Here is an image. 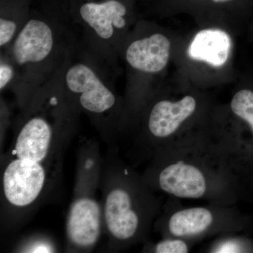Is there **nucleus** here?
<instances>
[{"label": "nucleus", "mask_w": 253, "mask_h": 253, "mask_svg": "<svg viewBox=\"0 0 253 253\" xmlns=\"http://www.w3.org/2000/svg\"><path fill=\"white\" fill-rule=\"evenodd\" d=\"M231 109L236 116L249 123L253 134V91H238L231 100Z\"/></svg>", "instance_id": "obj_11"}, {"label": "nucleus", "mask_w": 253, "mask_h": 253, "mask_svg": "<svg viewBox=\"0 0 253 253\" xmlns=\"http://www.w3.org/2000/svg\"><path fill=\"white\" fill-rule=\"evenodd\" d=\"M74 47L63 28L49 15H31L7 47L1 49L14 64V93L19 110L61 68Z\"/></svg>", "instance_id": "obj_3"}, {"label": "nucleus", "mask_w": 253, "mask_h": 253, "mask_svg": "<svg viewBox=\"0 0 253 253\" xmlns=\"http://www.w3.org/2000/svg\"><path fill=\"white\" fill-rule=\"evenodd\" d=\"M230 142L181 141L154 155L144 178L151 189L181 199L230 205Z\"/></svg>", "instance_id": "obj_2"}, {"label": "nucleus", "mask_w": 253, "mask_h": 253, "mask_svg": "<svg viewBox=\"0 0 253 253\" xmlns=\"http://www.w3.org/2000/svg\"><path fill=\"white\" fill-rule=\"evenodd\" d=\"M230 37L221 30L200 31L190 44L188 54L191 59L206 61L214 67H220L230 54Z\"/></svg>", "instance_id": "obj_10"}, {"label": "nucleus", "mask_w": 253, "mask_h": 253, "mask_svg": "<svg viewBox=\"0 0 253 253\" xmlns=\"http://www.w3.org/2000/svg\"><path fill=\"white\" fill-rule=\"evenodd\" d=\"M196 106V99L191 96H184L177 101L161 100L152 106L146 123L149 139L146 146L152 151V155L168 146V140L194 114Z\"/></svg>", "instance_id": "obj_8"}, {"label": "nucleus", "mask_w": 253, "mask_h": 253, "mask_svg": "<svg viewBox=\"0 0 253 253\" xmlns=\"http://www.w3.org/2000/svg\"><path fill=\"white\" fill-rule=\"evenodd\" d=\"M16 73L14 64L4 53L0 54V90L2 93L11 91L16 82Z\"/></svg>", "instance_id": "obj_13"}, {"label": "nucleus", "mask_w": 253, "mask_h": 253, "mask_svg": "<svg viewBox=\"0 0 253 253\" xmlns=\"http://www.w3.org/2000/svg\"><path fill=\"white\" fill-rule=\"evenodd\" d=\"M170 54V42L160 33L131 42L125 51L129 67L145 74L161 72L167 66Z\"/></svg>", "instance_id": "obj_9"}, {"label": "nucleus", "mask_w": 253, "mask_h": 253, "mask_svg": "<svg viewBox=\"0 0 253 253\" xmlns=\"http://www.w3.org/2000/svg\"><path fill=\"white\" fill-rule=\"evenodd\" d=\"M63 84L70 97L106 134L118 126V97L111 73L89 54L73 47L62 68Z\"/></svg>", "instance_id": "obj_5"}, {"label": "nucleus", "mask_w": 253, "mask_h": 253, "mask_svg": "<svg viewBox=\"0 0 253 253\" xmlns=\"http://www.w3.org/2000/svg\"><path fill=\"white\" fill-rule=\"evenodd\" d=\"M78 170L76 194L68 210L66 236L71 252H89L98 244L104 228L102 204L95 191L99 184V160L97 151L82 152Z\"/></svg>", "instance_id": "obj_6"}, {"label": "nucleus", "mask_w": 253, "mask_h": 253, "mask_svg": "<svg viewBox=\"0 0 253 253\" xmlns=\"http://www.w3.org/2000/svg\"><path fill=\"white\" fill-rule=\"evenodd\" d=\"M242 249L240 247V245L234 241H226L221 242L220 244L217 245L214 247L212 253H240L243 252Z\"/></svg>", "instance_id": "obj_15"}, {"label": "nucleus", "mask_w": 253, "mask_h": 253, "mask_svg": "<svg viewBox=\"0 0 253 253\" xmlns=\"http://www.w3.org/2000/svg\"><path fill=\"white\" fill-rule=\"evenodd\" d=\"M211 2L217 4H226V3L231 2V1H234V0H210Z\"/></svg>", "instance_id": "obj_16"}, {"label": "nucleus", "mask_w": 253, "mask_h": 253, "mask_svg": "<svg viewBox=\"0 0 253 253\" xmlns=\"http://www.w3.org/2000/svg\"><path fill=\"white\" fill-rule=\"evenodd\" d=\"M214 207L184 208L173 212L168 218L167 232L173 238L196 239L201 236L230 231L229 210Z\"/></svg>", "instance_id": "obj_7"}, {"label": "nucleus", "mask_w": 253, "mask_h": 253, "mask_svg": "<svg viewBox=\"0 0 253 253\" xmlns=\"http://www.w3.org/2000/svg\"><path fill=\"white\" fill-rule=\"evenodd\" d=\"M103 180V222L111 242L118 247L144 239L158 211L151 188L130 168L107 164Z\"/></svg>", "instance_id": "obj_4"}, {"label": "nucleus", "mask_w": 253, "mask_h": 253, "mask_svg": "<svg viewBox=\"0 0 253 253\" xmlns=\"http://www.w3.org/2000/svg\"><path fill=\"white\" fill-rule=\"evenodd\" d=\"M81 113L62 68L20 110L1 175L3 203L14 217L31 211L52 186Z\"/></svg>", "instance_id": "obj_1"}, {"label": "nucleus", "mask_w": 253, "mask_h": 253, "mask_svg": "<svg viewBox=\"0 0 253 253\" xmlns=\"http://www.w3.org/2000/svg\"><path fill=\"white\" fill-rule=\"evenodd\" d=\"M57 247L52 239L46 236H36L18 245L16 252L30 253H51L57 252Z\"/></svg>", "instance_id": "obj_12"}, {"label": "nucleus", "mask_w": 253, "mask_h": 253, "mask_svg": "<svg viewBox=\"0 0 253 253\" xmlns=\"http://www.w3.org/2000/svg\"><path fill=\"white\" fill-rule=\"evenodd\" d=\"M153 251L156 253H188L189 247L185 240L168 238L155 245Z\"/></svg>", "instance_id": "obj_14"}]
</instances>
